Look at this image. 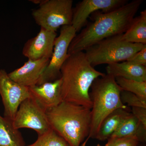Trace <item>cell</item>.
<instances>
[{
	"instance_id": "6da1fadb",
	"label": "cell",
	"mask_w": 146,
	"mask_h": 146,
	"mask_svg": "<svg viewBox=\"0 0 146 146\" xmlns=\"http://www.w3.org/2000/svg\"><path fill=\"white\" fill-rule=\"evenodd\" d=\"M143 3V0H133L109 12L93 13L92 21L86 24L71 42L68 54L84 52L103 39L124 34Z\"/></svg>"
},
{
	"instance_id": "7a4b0ae2",
	"label": "cell",
	"mask_w": 146,
	"mask_h": 146,
	"mask_svg": "<svg viewBox=\"0 0 146 146\" xmlns=\"http://www.w3.org/2000/svg\"><path fill=\"white\" fill-rule=\"evenodd\" d=\"M105 75L90 64L84 52L69 54L60 70L61 95L63 101L91 109V85Z\"/></svg>"
},
{
	"instance_id": "3957f363",
	"label": "cell",
	"mask_w": 146,
	"mask_h": 146,
	"mask_svg": "<svg viewBox=\"0 0 146 146\" xmlns=\"http://www.w3.org/2000/svg\"><path fill=\"white\" fill-rule=\"evenodd\" d=\"M46 113L50 128L69 146H80L89 136L91 121L90 108L63 101Z\"/></svg>"
},
{
	"instance_id": "277c9868",
	"label": "cell",
	"mask_w": 146,
	"mask_h": 146,
	"mask_svg": "<svg viewBox=\"0 0 146 146\" xmlns=\"http://www.w3.org/2000/svg\"><path fill=\"white\" fill-rule=\"evenodd\" d=\"M90 94L92 108L91 121L89 135L82 146H84L90 138L95 139L104 120L116 110L128 109L120 98L123 91L114 77L105 74L96 79L92 84Z\"/></svg>"
},
{
	"instance_id": "5b68a950",
	"label": "cell",
	"mask_w": 146,
	"mask_h": 146,
	"mask_svg": "<svg viewBox=\"0 0 146 146\" xmlns=\"http://www.w3.org/2000/svg\"><path fill=\"white\" fill-rule=\"evenodd\" d=\"M122 35L108 37L85 50V55L90 64L94 67L126 61L145 45L126 42Z\"/></svg>"
},
{
	"instance_id": "8992f818",
	"label": "cell",
	"mask_w": 146,
	"mask_h": 146,
	"mask_svg": "<svg viewBox=\"0 0 146 146\" xmlns=\"http://www.w3.org/2000/svg\"><path fill=\"white\" fill-rule=\"evenodd\" d=\"M73 3L72 0H44L32 16L40 27L56 32L59 28L72 25Z\"/></svg>"
},
{
	"instance_id": "52a82bcc",
	"label": "cell",
	"mask_w": 146,
	"mask_h": 146,
	"mask_svg": "<svg viewBox=\"0 0 146 146\" xmlns=\"http://www.w3.org/2000/svg\"><path fill=\"white\" fill-rule=\"evenodd\" d=\"M76 33L72 25L61 27L60 34L55 41L53 52L49 63L36 85L54 81L60 78L61 67L69 55V46Z\"/></svg>"
},
{
	"instance_id": "ba28073f",
	"label": "cell",
	"mask_w": 146,
	"mask_h": 146,
	"mask_svg": "<svg viewBox=\"0 0 146 146\" xmlns=\"http://www.w3.org/2000/svg\"><path fill=\"white\" fill-rule=\"evenodd\" d=\"M46 111L31 98L21 103L12 121L13 126L19 129H31L38 135L45 133L50 127L47 119Z\"/></svg>"
},
{
	"instance_id": "9c48e42d",
	"label": "cell",
	"mask_w": 146,
	"mask_h": 146,
	"mask_svg": "<svg viewBox=\"0 0 146 146\" xmlns=\"http://www.w3.org/2000/svg\"><path fill=\"white\" fill-rule=\"evenodd\" d=\"M0 95L4 107V117L12 121L21 103L30 98L29 87L13 81L4 70H0Z\"/></svg>"
},
{
	"instance_id": "30bf717a",
	"label": "cell",
	"mask_w": 146,
	"mask_h": 146,
	"mask_svg": "<svg viewBox=\"0 0 146 146\" xmlns=\"http://www.w3.org/2000/svg\"><path fill=\"white\" fill-rule=\"evenodd\" d=\"M128 2L127 0H83L73 9L72 26L79 32L87 23L91 14L97 11L106 13Z\"/></svg>"
},
{
	"instance_id": "8fae6325",
	"label": "cell",
	"mask_w": 146,
	"mask_h": 146,
	"mask_svg": "<svg viewBox=\"0 0 146 146\" xmlns=\"http://www.w3.org/2000/svg\"><path fill=\"white\" fill-rule=\"evenodd\" d=\"M56 37V32L41 28L36 36L29 39L25 44L23 55L30 60L50 59Z\"/></svg>"
},
{
	"instance_id": "7c38bea8",
	"label": "cell",
	"mask_w": 146,
	"mask_h": 146,
	"mask_svg": "<svg viewBox=\"0 0 146 146\" xmlns=\"http://www.w3.org/2000/svg\"><path fill=\"white\" fill-rule=\"evenodd\" d=\"M61 78L29 87L30 98L46 111L63 102L61 95Z\"/></svg>"
},
{
	"instance_id": "4fadbf2b",
	"label": "cell",
	"mask_w": 146,
	"mask_h": 146,
	"mask_svg": "<svg viewBox=\"0 0 146 146\" xmlns=\"http://www.w3.org/2000/svg\"><path fill=\"white\" fill-rule=\"evenodd\" d=\"M50 60L48 58L28 59L23 65L9 73L8 75L13 81L23 86L28 87L35 86L37 84Z\"/></svg>"
},
{
	"instance_id": "5bb4252c",
	"label": "cell",
	"mask_w": 146,
	"mask_h": 146,
	"mask_svg": "<svg viewBox=\"0 0 146 146\" xmlns=\"http://www.w3.org/2000/svg\"><path fill=\"white\" fill-rule=\"evenodd\" d=\"M106 74L115 78L121 77L127 79L146 82V67L125 61L108 65Z\"/></svg>"
},
{
	"instance_id": "9a60e30c",
	"label": "cell",
	"mask_w": 146,
	"mask_h": 146,
	"mask_svg": "<svg viewBox=\"0 0 146 146\" xmlns=\"http://www.w3.org/2000/svg\"><path fill=\"white\" fill-rule=\"evenodd\" d=\"M130 113L128 109L122 108L113 111L102 123L95 139L100 141L107 140Z\"/></svg>"
},
{
	"instance_id": "2e32d148",
	"label": "cell",
	"mask_w": 146,
	"mask_h": 146,
	"mask_svg": "<svg viewBox=\"0 0 146 146\" xmlns=\"http://www.w3.org/2000/svg\"><path fill=\"white\" fill-rule=\"evenodd\" d=\"M125 136H135L142 143L146 140V127L131 112L110 137Z\"/></svg>"
},
{
	"instance_id": "e0dca14e",
	"label": "cell",
	"mask_w": 146,
	"mask_h": 146,
	"mask_svg": "<svg viewBox=\"0 0 146 146\" xmlns=\"http://www.w3.org/2000/svg\"><path fill=\"white\" fill-rule=\"evenodd\" d=\"M124 41L131 43L146 45V10L135 17L129 28L122 35Z\"/></svg>"
},
{
	"instance_id": "ac0fdd59",
	"label": "cell",
	"mask_w": 146,
	"mask_h": 146,
	"mask_svg": "<svg viewBox=\"0 0 146 146\" xmlns=\"http://www.w3.org/2000/svg\"><path fill=\"white\" fill-rule=\"evenodd\" d=\"M0 146H26L21 132L14 127L12 121L1 115Z\"/></svg>"
},
{
	"instance_id": "d6986e66",
	"label": "cell",
	"mask_w": 146,
	"mask_h": 146,
	"mask_svg": "<svg viewBox=\"0 0 146 146\" xmlns=\"http://www.w3.org/2000/svg\"><path fill=\"white\" fill-rule=\"evenodd\" d=\"M115 78L116 82L123 91L130 92L146 100V82L127 79L121 77Z\"/></svg>"
},
{
	"instance_id": "ffe728a7",
	"label": "cell",
	"mask_w": 146,
	"mask_h": 146,
	"mask_svg": "<svg viewBox=\"0 0 146 146\" xmlns=\"http://www.w3.org/2000/svg\"><path fill=\"white\" fill-rule=\"evenodd\" d=\"M27 146H69L62 137L50 128L45 133L38 135L37 140Z\"/></svg>"
},
{
	"instance_id": "44dd1931",
	"label": "cell",
	"mask_w": 146,
	"mask_h": 146,
	"mask_svg": "<svg viewBox=\"0 0 146 146\" xmlns=\"http://www.w3.org/2000/svg\"><path fill=\"white\" fill-rule=\"evenodd\" d=\"M120 98L123 104L127 106L146 108V100L130 92L122 91L120 94Z\"/></svg>"
},
{
	"instance_id": "7402d4cb",
	"label": "cell",
	"mask_w": 146,
	"mask_h": 146,
	"mask_svg": "<svg viewBox=\"0 0 146 146\" xmlns=\"http://www.w3.org/2000/svg\"><path fill=\"white\" fill-rule=\"evenodd\" d=\"M105 146H138L140 143L135 136L110 137Z\"/></svg>"
},
{
	"instance_id": "603a6c76",
	"label": "cell",
	"mask_w": 146,
	"mask_h": 146,
	"mask_svg": "<svg viewBox=\"0 0 146 146\" xmlns=\"http://www.w3.org/2000/svg\"><path fill=\"white\" fill-rule=\"evenodd\" d=\"M126 61L135 65L146 67V45Z\"/></svg>"
},
{
	"instance_id": "cb8c5ba5",
	"label": "cell",
	"mask_w": 146,
	"mask_h": 146,
	"mask_svg": "<svg viewBox=\"0 0 146 146\" xmlns=\"http://www.w3.org/2000/svg\"><path fill=\"white\" fill-rule=\"evenodd\" d=\"M131 113L146 127V108L141 107H132Z\"/></svg>"
},
{
	"instance_id": "d4e9b609",
	"label": "cell",
	"mask_w": 146,
	"mask_h": 146,
	"mask_svg": "<svg viewBox=\"0 0 146 146\" xmlns=\"http://www.w3.org/2000/svg\"><path fill=\"white\" fill-rule=\"evenodd\" d=\"M44 0H31L30 1L36 4H39V5L44 2Z\"/></svg>"
},
{
	"instance_id": "484cf974",
	"label": "cell",
	"mask_w": 146,
	"mask_h": 146,
	"mask_svg": "<svg viewBox=\"0 0 146 146\" xmlns=\"http://www.w3.org/2000/svg\"><path fill=\"white\" fill-rule=\"evenodd\" d=\"M97 146H102L101 145H100V144H98V145H97Z\"/></svg>"
}]
</instances>
